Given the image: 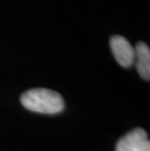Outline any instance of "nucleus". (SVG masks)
I'll use <instances>...</instances> for the list:
<instances>
[{
	"label": "nucleus",
	"mask_w": 150,
	"mask_h": 151,
	"mask_svg": "<svg viewBox=\"0 0 150 151\" xmlns=\"http://www.w3.org/2000/svg\"><path fill=\"white\" fill-rule=\"evenodd\" d=\"M21 102L30 111L43 114H57L65 108V101L59 93L45 88H34L24 92Z\"/></svg>",
	"instance_id": "f257e3e1"
},
{
	"label": "nucleus",
	"mask_w": 150,
	"mask_h": 151,
	"mask_svg": "<svg viewBox=\"0 0 150 151\" xmlns=\"http://www.w3.org/2000/svg\"><path fill=\"white\" fill-rule=\"evenodd\" d=\"M135 49V62L139 74L144 80L150 79V50L144 42H138Z\"/></svg>",
	"instance_id": "20e7f679"
},
{
	"label": "nucleus",
	"mask_w": 150,
	"mask_h": 151,
	"mask_svg": "<svg viewBox=\"0 0 150 151\" xmlns=\"http://www.w3.org/2000/svg\"><path fill=\"white\" fill-rule=\"evenodd\" d=\"M116 151H150L147 133L141 128H136L118 140Z\"/></svg>",
	"instance_id": "f03ea898"
},
{
	"label": "nucleus",
	"mask_w": 150,
	"mask_h": 151,
	"mask_svg": "<svg viewBox=\"0 0 150 151\" xmlns=\"http://www.w3.org/2000/svg\"><path fill=\"white\" fill-rule=\"evenodd\" d=\"M110 48L117 63L123 67H130L135 63V49L125 37L113 35L110 38Z\"/></svg>",
	"instance_id": "7ed1b4c3"
}]
</instances>
